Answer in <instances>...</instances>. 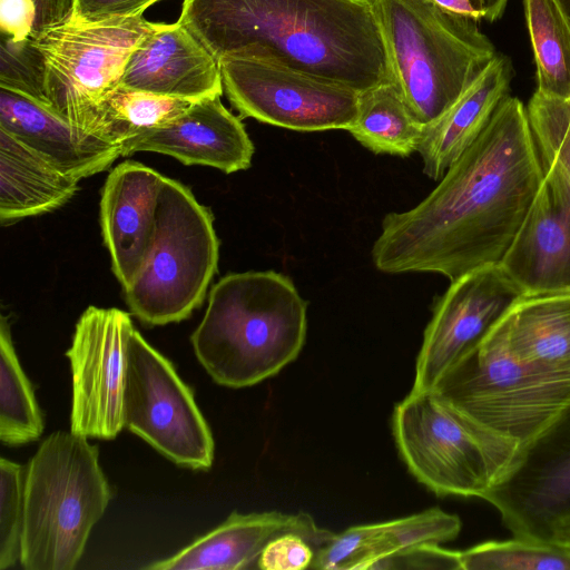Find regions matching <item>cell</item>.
Listing matches in <instances>:
<instances>
[{"label": "cell", "mask_w": 570, "mask_h": 570, "mask_svg": "<svg viewBox=\"0 0 570 570\" xmlns=\"http://www.w3.org/2000/svg\"><path fill=\"white\" fill-rule=\"evenodd\" d=\"M194 102L119 86L99 104L87 131L120 146L144 131L171 124Z\"/></svg>", "instance_id": "cell-26"}, {"label": "cell", "mask_w": 570, "mask_h": 570, "mask_svg": "<svg viewBox=\"0 0 570 570\" xmlns=\"http://www.w3.org/2000/svg\"><path fill=\"white\" fill-rule=\"evenodd\" d=\"M164 179L155 169L128 160L110 171L102 187V237L124 289L136 279L151 249Z\"/></svg>", "instance_id": "cell-16"}, {"label": "cell", "mask_w": 570, "mask_h": 570, "mask_svg": "<svg viewBox=\"0 0 570 570\" xmlns=\"http://www.w3.org/2000/svg\"><path fill=\"white\" fill-rule=\"evenodd\" d=\"M120 86L191 101L224 94L218 61L179 22L159 23L139 42Z\"/></svg>", "instance_id": "cell-18"}, {"label": "cell", "mask_w": 570, "mask_h": 570, "mask_svg": "<svg viewBox=\"0 0 570 570\" xmlns=\"http://www.w3.org/2000/svg\"><path fill=\"white\" fill-rule=\"evenodd\" d=\"M544 169L527 108L505 96L476 140L416 206L387 214L372 247L383 273H436L454 281L500 264Z\"/></svg>", "instance_id": "cell-1"}, {"label": "cell", "mask_w": 570, "mask_h": 570, "mask_svg": "<svg viewBox=\"0 0 570 570\" xmlns=\"http://www.w3.org/2000/svg\"><path fill=\"white\" fill-rule=\"evenodd\" d=\"M442 9L465 17L476 22L484 20V11L480 0H431Z\"/></svg>", "instance_id": "cell-38"}, {"label": "cell", "mask_w": 570, "mask_h": 570, "mask_svg": "<svg viewBox=\"0 0 570 570\" xmlns=\"http://www.w3.org/2000/svg\"><path fill=\"white\" fill-rule=\"evenodd\" d=\"M423 128L395 82H389L360 92L356 118L347 131L374 154L407 157L417 151Z\"/></svg>", "instance_id": "cell-25"}, {"label": "cell", "mask_w": 570, "mask_h": 570, "mask_svg": "<svg viewBox=\"0 0 570 570\" xmlns=\"http://www.w3.org/2000/svg\"><path fill=\"white\" fill-rule=\"evenodd\" d=\"M318 548L305 535L288 531L273 538L261 552L256 567L262 570L311 569Z\"/></svg>", "instance_id": "cell-33"}, {"label": "cell", "mask_w": 570, "mask_h": 570, "mask_svg": "<svg viewBox=\"0 0 570 570\" xmlns=\"http://www.w3.org/2000/svg\"><path fill=\"white\" fill-rule=\"evenodd\" d=\"M37 9L32 38L40 32L67 21L73 12L75 0H32Z\"/></svg>", "instance_id": "cell-37"}, {"label": "cell", "mask_w": 570, "mask_h": 570, "mask_svg": "<svg viewBox=\"0 0 570 570\" xmlns=\"http://www.w3.org/2000/svg\"><path fill=\"white\" fill-rule=\"evenodd\" d=\"M538 193L500 262L524 296L570 294V180L544 167Z\"/></svg>", "instance_id": "cell-15"}, {"label": "cell", "mask_w": 570, "mask_h": 570, "mask_svg": "<svg viewBox=\"0 0 570 570\" xmlns=\"http://www.w3.org/2000/svg\"><path fill=\"white\" fill-rule=\"evenodd\" d=\"M523 296L499 264L451 281L424 331L411 392L431 391Z\"/></svg>", "instance_id": "cell-14"}, {"label": "cell", "mask_w": 570, "mask_h": 570, "mask_svg": "<svg viewBox=\"0 0 570 570\" xmlns=\"http://www.w3.org/2000/svg\"><path fill=\"white\" fill-rule=\"evenodd\" d=\"M527 114L542 167L554 166L570 180V98L535 91Z\"/></svg>", "instance_id": "cell-30"}, {"label": "cell", "mask_w": 570, "mask_h": 570, "mask_svg": "<svg viewBox=\"0 0 570 570\" xmlns=\"http://www.w3.org/2000/svg\"><path fill=\"white\" fill-rule=\"evenodd\" d=\"M70 177L37 151L0 129V223L11 225L52 212L78 190Z\"/></svg>", "instance_id": "cell-23"}, {"label": "cell", "mask_w": 570, "mask_h": 570, "mask_svg": "<svg viewBox=\"0 0 570 570\" xmlns=\"http://www.w3.org/2000/svg\"><path fill=\"white\" fill-rule=\"evenodd\" d=\"M37 9L32 0H0L1 35L14 41L32 38Z\"/></svg>", "instance_id": "cell-36"}, {"label": "cell", "mask_w": 570, "mask_h": 570, "mask_svg": "<svg viewBox=\"0 0 570 570\" xmlns=\"http://www.w3.org/2000/svg\"><path fill=\"white\" fill-rule=\"evenodd\" d=\"M120 151L121 156L154 151L184 165L209 166L232 174L250 166L254 145L240 118L217 96L194 102L187 112L165 127L125 140Z\"/></svg>", "instance_id": "cell-17"}, {"label": "cell", "mask_w": 570, "mask_h": 570, "mask_svg": "<svg viewBox=\"0 0 570 570\" xmlns=\"http://www.w3.org/2000/svg\"><path fill=\"white\" fill-rule=\"evenodd\" d=\"M379 569H454L461 570L460 551L448 550L439 544H423L379 562Z\"/></svg>", "instance_id": "cell-34"}, {"label": "cell", "mask_w": 570, "mask_h": 570, "mask_svg": "<svg viewBox=\"0 0 570 570\" xmlns=\"http://www.w3.org/2000/svg\"><path fill=\"white\" fill-rule=\"evenodd\" d=\"M431 392L480 425L520 444L570 404V381L519 357L500 322Z\"/></svg>", "instance_id": "cell-7"}, {"label": "cell", "mask_w": 570, "mask_h": 570, "mask_svg": "<svg viewBox=\"0 0 570 570\" xmlns=\"http://www.w3.org/2000/svg\"><path fill=\"white\" fill-rule=\"evenodd\" d=\"M512 77L509 59L497 55L461 98L438 120L423 128L417 153L423 173L440 180L476 140L501 100Z\"/></svg>", "instance_id": "cell-22"}, {"label": "cell", "mask_w": 570, "mask_h": 570, "mask_svg": "<svg viewBox=\"0 0 570 570\" xmlns=\"http://www.w3.org/2000/svg\"><path fill=\"white\" fill-rule=\"evenodd\" d=\"M461 530L458 515L439 508L379 523L354 525L318 550L311 569L374 570V567L403 551L453 540Z\"/></svg>", "instance_id": "cell-21"}, {"label": "cell", "mask_w": 570, "mask_h": 570, "mask_svg": "<svg viewBox=\"0 0 570 570\" xmlns=\"http://www.w3.org/2000/svg\"><path fill=\"white\" fill-rule=\"evenodd\" d=\"M392 433L410 473L439 497H481L507 472L520 443L480 425L433 392L397 403Z\"/></svg>", "instance_id": "cell-6"}, {"label": "cell", "mask_w": 570, "mask_h": 570, "mask_svg": "<svg viewBox=\"0 0 570 570\" xmlns=\"http://www.w3.org/2000/svg\"><path fill=\"white\" fill-rule=\"evenodd\" d=\"M0 87L49 107L46 96L45 60L33 38L14 41L1 35Z\"/></svg>", "instance_id": "cell-31"}, {"label": "cell", "mask_w": 570, "mask_h": 570, "mask_svg": "<svg viewBox=\"0 0 570 570\" xmlns=\"http://www.w3.org/2000/svg\"><path fill=\"white\" fill-rule=\"evenodd\" d=\"M124 425L178 465L213 464V434L193 391L136 330L128 345Z\"/></svg>", "instance_id": "cell-10"}, {"label": "cell", "mask_w": 570, "mask_h": 570, "mask_svg": "<svg viewBox=\"0 0 570 570\" xmlns=\"http://www.w3.org/2000/svg\"><path fill=\"white\" fill-rule=\"evenodd\" d=\"M461 570H570V549L513 537L460 551Z\"/></svg>", "instance_id": "cell-29"}, {"label": "cell", "mask_w": 570, "mask_h": 570, "mask_svg": "<svg viewBox=\"0 0 570 570\" xmlns=\"http://www.w3.org/2000/svg\"><path fill=\"white\" fill-rule=\"evenodd\" d=\"M177 22L217 61L254 58L357 92L394 82L372 0H183Z\"/></svg>", "instance_id": "cell-2"}, {"label": "cell", "mask_w": 570, "mask_h": 570, "mask_svg": "<svg viewBox=\"0 0 570 570\" xmlns=\"http://www.w3.org/2000/svg\"><path fill=\"white\" fill-rule=\"evenodd\" d=\"M43 417L33 387L14 351L10 324L0 325V439L20 445L39 439Z\"/></svg>", "instance_id": "cell-28"}, {"label": "cell", "mask_w": 570, "mask_h": 570, "mask_svg": "<svg viewBox=\"0 0 570 570\" xmlns=\"http://www.w3.org/2000/svg\"><path fill=\"white\" fill-rule=\"evenodd\" d=\"M161 0H75L72 18L85 22L140 18Z\"/></svg>", "instance_id": "cell-35"}, {"label": "cell", "mask_w": 570, "mask_h": 570, "mask_svg": "<svg viewBox=\"0 0 570 570\" xmlns=\"http://www.w3.org/2000/svg\"><path fill=\"white\" fill-rule=\"evenodd\" d=\"M500 325L519 357L570 381V294L523 296Z\"/></svg>", "instance_id": "cell-24"}, {"label": "cell", "mask_w": 570, "mask_h": 570, "mask_svg": "<svg viewBox=\"0 0 570 570\" xmlns=\"http://www.w3.org/2000/svg\"><path fill=\"white\" fill-rule=\"evenodd\" d=\"M158 24L144 17L100 22L70 17L36 36L49 107L88 132L99 104L120 86L131 52Z\"/></svg>", "instance_id": "cell-9"}, {"label": "cell", "mask_w": 570, "mask_h": 570, "mask_svg": "<svg viewBox=\"0 0 570 570\" xmlns=\"http://www.w3.org/2000/svg\"><path fill=\"white\" fill-rule=\"evenodd\" d=\"M295 531L318 550L335 533L316 525L307 513L278 511L233 512L214 530L193 541L170 558L145 567L150 570H236L256 567L265 546L276 535Z\"/></svg>", "instance_id": "cell-19"}, {"label": "cell", "mask_w": 570, "mask_h": 570, "mask_svg": "<svg viewBox=\"0 0 570 570\" xmlns=\"http://www.w3.org/2000/svg\"><path fill=\"white\" fill-rule=\"evenodd\" d=\"M0 129L78 180L106 170L120 146L82 131L50 107L0 87Z\"/></svg>", "instance_id": "cell-20"}, {"label": "cell", "mask_w": 570, "mask_h": 570, "mask_svg": "<svg viewBox=\"0 0 570 570\" xmlns=\"http://www.w3.org/2000/svg\"><path fill=\"white\" fill-rule=\"evenodd\" d=\"M509 0H480L484 11V20L495 21L500 19L507 8Z\"/></svg>", "instance_id": "cell-39"}, {"label": "cell", "mask_w": 570, "mask_h": 570, "mask_svg": "<svg viewBox=\"0 0 570 570\" xmlns=\"http://www.w3.org/2000/svg\"><path fill=\"white\" fill-rule=\"evenodd\" d=\"M135 327L119 308L89 306L79 317L70 361L72 399L70 431L111 440L124 425L128 345Z\"/></svg>", "instance_id": "cell-13"}, {"label": "cell", "mask_w": 570, "mask_h": 570, "mask_svg": "<svg viewBox=\"0 0 570 570\" xmlns=\"http://www.w3.org/2000/svg\"><path fill=\"white\" fill-rule=\"evenodd\" d=\"M570 26V0H556Z\"/></svg>", "instance_id": "cell-40"}, {"label": "cell", "mask_w": 570, "mask_h": 570, "mask_svg": "<svg viewBox=\"0 0 570 570\" xmlns=\"http://www.w3.org/2000/svg\"><path fill=\"white\" fill-rule=\"evenodd\" d=\"M482 500L513 537L570 549V404L520 449Z\"/></svg>", "instance_id": "cell-11"}, {"label": "cell", "mask_w": 570, "mask_h": 570, "mask_svg": "<svg viewBox=\"0 0 570 570\" xmlns=\"http://www.w3.org/2000/svg\"><path fill=\"white\" fill-rule=\"evenodd\" d=\"M538 92L570 98V26L556 0H523Z\"/></svg>", "instance_id": "cell-27"}, {"label": "cell", "mask_w": 570, "mask_h": 570, "mask_svg": "<svg viewBox=\"0 0 570 570\" xmlns=\"http://www.w3.org/2000/svg\"><path fill=\"white\" fill-rule=\"evenodd\" d=\"M394 82L414 119L445 114L498 55L478 22L431 0H372Z\"/></svg>", "instance_id": "cell-4"}, {"label": "cell", "mask_w": 570, "mask_h": 570, "mask_svg": "<svg viewBox=\"0 0 570 570\" xmlns=\"http://www.w3.org/2000/svg\"><path fill=\"white\" fill-rule=\"evenodd\" d=\"M218 257L212 213L189 188L165 177L151 249L136 279L124 289L130 312L147 325L187 318L202 305Z\"/></svg>", "instance_id": "cell-8"}, {"label": "cell", "mask_w": 570, "mask_h": 570, "mask_svg": "<svg viewBox=\"0 0 570 570\" xmlns=\"http://www.w3.org/2000/svg\"><path fill=\"white\" fill-rule=\"evenodd\" d=\"M24 472L11 460H0V570L20 562L23 514Z\"/></svg>", "instance_id": "cell-32"}, {"label": "cell", "mask_w": 570, "mask_h": 570, "mask_svg": "<svg viewBox=\"0 0 570 570\" xmlns=\"http://www.w3.org/2000/svg\"><path fill=\"white\" fill-rule=\"evenodd\" d=\"M307 304L284 274H228L210 289L191 334L195 355L219 385L240 389L278 374L301 353Z\"/></svg>", "instance_id": "cell-3"}, {"label": "cell", "mask_w": 570, "mask_h": 570, "mask_svg": "<svg viewBox=\"0 0 570 570\" xmlns=\"http://www.w3.org/2000/svg\"><path fill=\"white\" fill-rule=\"evenodd\" d=\"M83 435L46 438L24 472L20 563L26 570H72L111 491L99 451Z\"/></svg>", "instance_id": "cell-5"}, {"label": "cell", "mask_w": 570, "mask_h": 570, "mask_svg": "<svg viewBox=\"0 0 570 570\" xmlns=\"http://www.w3.org/2000/svg\"><path fill=\"white\" fill-rule=\"evenodd\" d=\"M223 90L243 118L295 131L348 130L360 92L272 62L225 56Z\"/></svg>", "instance_id": "cell-12"}]
</instances>
